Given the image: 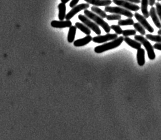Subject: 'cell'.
Segmentation results:
<instances>
[{
    "label": "cell",
    "instance_id": "cell-21",
    "mask_svg": "<svg viewBox=\"0 0 161 140\" xmlns=\"http://www.w3.org/2000/svg\"><path fill=\"white\" fill-rule=\"evenodd\" d=\"M146 39L152 41L153 42L161 43V36L160 35H153L148 34L146 35Z\"/></svg>",
    "mask_w": 161,
    "mask_h": 140
},
{
    "label": "cell",
    "instance_id": "cell-27",
    "mask_svg": "<svg viewBox=\"0 0 161 140\" xmlns=\"http://www.w3.org/2000/svg\"><path fill=\"white\" fill-rule=\"evenodd\" d=\"M156 6L157 15H158V17L161 21V4L158 2H157V3H156Z\"/></svg>",
    "mask_w": 161,
    "mask_h": 140
},
{
    "label": "cell",
    "instance_id": "cell-6",
    "mask_svg": "<svg viewBox=\"0 0 161 140\" xmlns=\"http://www.w3.org/2000/svg\"><path fill=\"white\" fill-rule=\"evenodd\" d=\"M113 2L115 4L123 7L124 8L126 9L129 11H137L140 9V7L137 5L134 4L125 0H113Z\"/></svg>",
    "mask_w": 161,
    "mask_h": 140
},
{
    "label": "cell",
    "instance_id": "cell-7",
    "mask_svg": "<svg viewBox=\"0 0 161 140\" xmlns=\"http://www.w3.org/2000/svg\"><path fill=\"white\" fill-rule=\"evenodd\" d=\"M89 4L88 3H83L80 4L76 5L75 7L72 8V9L66 15L65 19L66 20H70L72 19L73 17L78 13H79L80 11H82L83 10L87 9L89 8Z\"/></svg>",
    "mask_w": 161,
    "mask_h": 140
},
{
    "label": "cell",
    "instance_id": "cell-2",
    "mask_svg": "<svg viewBox=\"0 0 161 140\" xmlns=\"http://www.w3.org/2000/svg\"><path fill=\"white\" fill-rule=\"evenodd\" d=\"M84 13L86 17L88 18L89 19L92 20V21H94L98 26L99 25L100 26H101L106 33H109L110 32L111 28L108 25V24L101 17H100L97 14H95V13L89 11L87 9L84 10Z\"/></svg>",
    "mask_w": 161,
    "mask_h": 140
},
{
    "label": "cell",
    "instance_id": "cell-24",
    "mask_svg": "<svg viewBox=\"0 0 161 140\" xmlns=\"http://www.w3.org/2000/svg\"><path fill=\"white\" fill-rule=\"evenodd\" d=\"M123 35L125 37H128L131 36H136V31L133 29H127L123 31Z\"/></svg>",
    "mask_w": 161,
    "mask_h": 140
},
{
    "label": "cell",
    "instance_id": "cell-5",
    "mask_svg": "<svg viewBox=\"0 0 161 140\" xmlns=\"http://www.w3.org/2000/svg\"><path fill=\"white\" fill-rule=\"evenodd\" d=\"M78 18L84 25L88 27L90 29L95 32L97 35L100 36L101 34V31L99 28V26L97 24L92 22L85 15L79 14L78 15Z\"/></svg>",
    "mask_w": 161,
    "mask_h": 140
},
{
    "label": "cell",
    "instance_id": "cell-22",
    "mask_svg": "<svg viewBox=\"0 0 161 140\" xmlns=\"http://www.w3.org/2000/svg\"><path fill=\"white\" fill-rule=\"evenodd\" d=\"M118 23L119 26H128L133 25L135 23L132 19L128 18L126 20H120L118 21Z\"/></svg>",
    "mask_w": 161,
    "mask_h": 140
},
{
    "label": "cell",
    "instance_id": "cell-8",
    "mask_svg": "<svg viewBox=\"0 0 161 140\" xmlns=\"http://www.w3.org/2000/svg\"><path fill=\"white\" fill-rule=\"evenodd\" d=\"M118 38L117 34H110L107 33V35L104 36H95L92 38V41L95 43L101 44V43H105L109 41L114 40Z\"/></svg>",
    "mask_w": 161,
    "mask_h": 140
},
{
    "label": "cell",
    "instance_id": "cell-17",
    "mask_svg": "<svg viewBox=\"0 0 161 140\" xmlns=\"http://www.w3.org/2000/svg\"><path fill=\"white\" fill-rule=\"evenodd\" d=\"M149 5V0H142L141 1V11L143 16L146 19L149 17V13L148 11V6Z\"/></svg>",
    "mask_w": 161,
    "mask_h": 140
},
{
    "label": "cell",
    "instance_id": "cell-4",
    "mask_svg": "<svg viewBox=\"0 0 161 140\" xmlns=\"http://www.w3.org/2000/svg\"><path fill=\"white\" fill-rule=\"evenodd\" d=\"M104 10L107 13L124 15L125 17H128L129 18H131L133 17V14L131 11L122 7H111V6H106Z\"/></svg>",
    "mask_w": 161,
    "mask_h": 140
},
{
    "label": "cell",
    "instance_id": "cell-32",
    "mask_svg": "<svg viewBox=\"0 0 161 140\" xmlns=\"http://www.w3.org/2000/svg\"><path fill=\"white\" fill-rule=\"evenodd\" d=\"M61 1L62 3L66 4L67 3H68V2L70 0H61Z\"/></svg>",
    "mask_w": 161,
    "mask_h": 140
},
{
    "label": "cell",
    "instance_id": "cell-25",
    "mask_svg": "<svg viewBox=\"0 0 161 140\" xmlns=\"http://www.w3.org/2000/svg\"><path fill=\"white\" fill-rule=\"evenodd\" d=\"M121 15L119 14H114L107 15L106 19L108 21H114V20H121Z\"/></svg>",
    "mask_w": 161,
    "mask_h": 140
},
{
    "label": "cell",
    "instance_id": "cell-14",
    "mask_svg": "<svg viewBox=\"0 0 161 140\" xmlns=\"http://www.w3.org/2000/svg\"><path fill=\"white\" fill-rule=\"evenodd\" d=\"M136 59L139 66H143L144 65L145 63V50L144 49L141 48L137 49Z\"/></svg>",
    "mask_w": 161,
    "mask_h": 140
},
{
    "label": "cell",
    "instance_id": "cell-34",
    "mask_svg": "<svg viewBox=\"0 0 161 140\" xmlns=\"http://www.w3.org/2000/svg\"><path fill=\"white\" fill-rule=\"evenodd\" d=\"M157 1H161V0H157Z\"/></svg>",
    "mask_w": 161,
    "mask_h": 140
},
{
    "label": "cell",
    "instance_id": "cell-12",
    "mask_svg": "<svg viewBox=\"0 0 161 140\" xmlns=\"http://www.w3.org/2000/svg\"><path fill=\"white\" fill-rule=\"evenodd\" d=\"M92 41V37L90 35H88L82 39H78L74 42V46L75 47H81L88 44Z\"/></svg>",
    "mask_w": 161,
    "mask_h": 140
},
{
    "label": "cell",
    "instance_id": "cell-11",
    "mask_svg": "<svg viewBox=\"0 0 161 140\" xmlns=\"http://www.w3.org/2000/svg\"><path fill=\"white\" fill-rule=\"evenodd\" d=\"M89 4L95 6H108L112 3L111 0H84Z\"/></svg>",
    "mask_w": 161,
    "mask_h": 140
},
{
    "label": "cell",
    "instance_id": "cell-16",
    "mask_svg": "<svg viewBox=\"0 0 161 140\" xmlns=\"http://www.w3.org/2000/svg\"><path fill=\"white\" fill-rule=\"evenodd\" d=\"M58 19L60 21H63L65 19L66 11V6L65 4L60 3L58 5Z\"/></svg>",
    "mask_w": 161,
    "mask_h": 140
},
{
    "label": "cell",
    "instance_id": "cell-23",
    "mask_svg": "<svg viewBox=\"0 0 161 140\" xmlns=\"http://www.w3.org/2000/svg\"><path fill=\"white\" fill-rule=\"evenodd\" d=\"M134 28L136 29V31H137L138 32L142 35V36H144L146 33V31L145 30L144 28L142 26V25L139 23H135L133 25Z\"/></svg>",
    "mask_w": 161,
    "mask_h": 140
},
{
    "label": "cell",
    "instance_id": "cell-18",
    "mask_svg": "<svg viewBox=\"0 0 161 140\" xmlns=\"http://www.w3.org/2000/svg\"><path fill=\"white\" fill-rule=\"evenodd\" d=\"M76 29L77 28L75 26H71V27H70L67 37V40L69 43H71L74 42L76 34Z\"/></svg>",
    "mask_w": 161,
    "mask_h": 140
},
{
    "label": "cell",
    "instance_id": "cell-30",
    "mask_svg": "<svg viewBox=\"0 0 161 140\" xmlns=\"http://www.w3.org/2000/svg\"><path fill=\"white\" fill-rule=\"evenodd\" d=\"M125 1L129 2L130 3H135V4H139L141 3V0H125Z\"/></svg>",
    "mask_w": 161,
    "mask_h": 140
},
{
    "label": "cell",
    "instance_id": "cell-19",
    "mask_svg": "<svg viewBox=\"0 0 161 140\" xmlns=\"http://www.w3.org/2000/svg\"><path fill=\"white\" fill-rule=\"evenodd\" d=\"M75 26L76 27V28L80 30L82 32L85 33V35H90L91 33V31L88 27L86 26V25H84V24L80 23L79 22H76L75 24Z\"/></svg>",
    "mask_w": 161,
    "mask_h": 140
},
{
    "label": "cell",
    "instance_id": "cell-20",
    "mask_svg": "<svg viewBox=\"0 0 161 140\" xmlns=\"http://www.w3.org/2000/svg\"><path fill=\"white\" fill-rule=\"evenodd\" d=\"M91 10L93 13H96V14L99 15L100 17H101L102 18H106L107 17V14L106 13L105 11H104L101 9L99 8V7L97 6H92L91 7Z\"/></svg>",
    "mask_w": 161,
    "mask_h": 140
},
{
    "label": "cell",
    "instance_id": "cell-3",
    "mask_svg": "<svg viewBox=\"0 0 161 140\" xmlns=\"http://www.w3.org/2000/svg\"><path fill=\"white\" fill-rule=\"evenodd\" d=\"M135 40L137 41L138 42L141 43V44L144 46L146 49V51H147L149 59L151 60H154L156 58V54L154 53L153 47L152 46V45L150 44V42L147 40V39L145 38L144 36H140V35L135 36Z\"/></svg>",
    "mask_w": 161,
    "mask_h": 140
},
{
    "label": "cell",
    "instance_id": "cell-33",
    "mask_svg": "<svg viewBox=\"0 0 161 140\" xmlns=\"http://www.w3.org/2000/svg\"><path fill=\"white\" fill-rule=\"evenodd\" d=\"M158 35L161 36V29H160V30H158Z\"/></svg>",
    "mask_w": 161,
    "mask_h": 140
},
{
    "label": "cell",
    "instance_id": "cell-10",
    "mask_svg": "<svg viewBox=\"0 0 161 140\" xmlns=\"http://www.w3.org/2000/svg\"><path fill=\"white\" fill-rule=\"evenodd\" d=\"M51 26L53 28H69L72 26V23L70 20L66 21H53L51 22Z\"/></svg>",
    "mask_w": 161,
    "mask_h": 140
},
{
    "label": "cell",
    "instance_id": "cell-28",
    "mask_svg": "<svg viewBox=\"0 0 161 140\" xmlns=\"http://www.w3.org/2000/svg\"><path fill=\"white\" fill-rule=\"evenodd\" d=\"M79 1L80 0H72L69 4L70 7L72 8L73 7H75V6L76 5V4H78Z\"/></svg>",
    "mask_w": 161,
    "mask_h": 140
},
{
    "label": "cell",
    "instance_id": "cell-9",
    "mask_svg": "<svg viewBox=\"0 0 161 140\" xmlns=\"http://www.w3.org/2000/svg\"><path fill=\"white\" fill-rule=\"evenodd\" d=\"M135 17L139 23H140L142 25V26L145 29H147L149 32L153 33L154 32V29L153 27L149 24L148 21L146 20V19L143 15H141L139 13H136L134 14Z\"/></svg>",
    "mask_w": 161,
    "mask_h": 140
},
{
    "label": "cell",
    "instance_id": "cell-1",
    "mask_svg": "<svg viewBox=\"0 0 161 140\" xmlns=\"http://www.w3.org/2000/svg\"><path fill=\"white\" fill-rule=\"evenodd\" d=\"M124 38L123 36H119L117 39L113 40L111 42L105 43L104 44L101 45L100 46H97L95 47V53H104L108 50H111L117 47H118L122 44V43L124 41Z\"/></svg>",
    "mask_w": 161,
    "mask_h": 140
},
{
    "label": "cell",
    "instance_id": "cell-13",
    "mask_svg": "<svg viewBox=\"0 0 161 140\" xmlns=\"http://www.w3.org/2000/svg\"><path fill=\"white\" fill-rule=\"evenodd\" d=\"M149 15L152 18L153 22L156 26L158 28H161V23L157 15L156 9L154 7H152L149 11Z\"/></svg>",
    "mask_w": 161,
    "mask_h": 140
},
{
    "label": "cell",
    "instance_id": "cell-29",
    "mask_svg": "<svg viewBox=\"0 0 161 140\" xmlns=\"http://www.w3.org/2000/svg\"><path fill=\"white\" fill-rule=\"evenodd\" d=\"M153 48L157 50H161V43H157L153 45Z\"/></svg>",
    "mask_w": 161,
    "mask_h": 140
},
{
    "label": "cell",
    "instance_id": "cell-15",
    "mask_svg": "<svg viewBox=\"0 0 161 140\" xmlns=\"http://www.w3.org/2000/svg\"><path fill=\"white\" fill-rule=\"evenodd\" d=\"M124 41H125V43L127 44H128L129 46L132 47V48L135 49H139L141 48L142 44L141 43L138 42L136 40H133L132 39H130L128 37H125L124 39Z\"/></svg>",
    "mask_w": 161,
    "mask_h": 140
},
{
    "label": "cell",
    "instance_id": "cell-31",
    "mask_svg": "<svg viewBox=\"0 0 161 140\" xmlns=\"http://www.w3.org/2000/svg\"><path fill=\"white\" fill-rule=\"evenodd\" d=\"M155 3H156V0H149V5L152 7Z\"/></svg>",
    "mask_w": 161,
    "mask_h": 140
},
{
    "label": "cell",
    "instance_id": "cell-26",
    "mask_svg": "<svg viewBox=\"0 0 161 140\" xmlns=\"http://www.w3.org/2000/svg\"><path fill=\"white\" fill-rule=\"evenodd\" d=\"M111 29L114 30L117 35H121L123 33V30L119 25H113L110 27Z\"/></svg>",
    "mask_w": 161,
    "mask_h": 140
}]
</instances>
